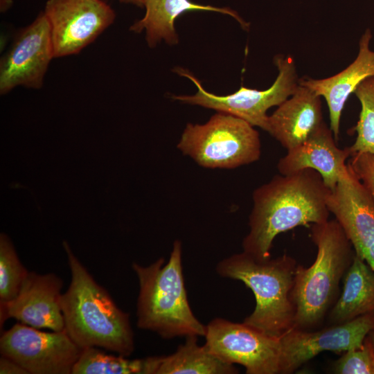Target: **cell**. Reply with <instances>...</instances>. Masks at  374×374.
<instances>
[{
	"mask_svg": "<svg viewBox=\"0 0 374 374\" xmlns=\"http://www.w3.org/2000/svg\"><path fill=\"white\" fill-rule=\"evenodd\" d=\"M63 247L71 274L60 299L64 330L82 350L98 347L129 356L134 349L129 314L93 279L66 241Z\"/></svg>",
	"mask_w": 374,
	"mask_h": 374,
	"instance_id": "obj_2",
	"label": "cell"
},
{
	"mask_svg": "<svg viewBox=\"0 0 374 374\" xmlns=\"http://www.w3.org/2000/svg\"><path fill=\"white\" fill-rule=\"evenodd\" d=\"M44 12L55 58L79 53L116 18L114 10L103 0H48Z\"/></svg>",
	"mask_w": 374,
	"mask_h": 374,
	"instance_id": "obj_10",
	"label": "cell"
},
{
	"mask_svg": "<svg viewBox=\"0 0 374 374\" xmlns=\"http://www.w3.org/2000/svg\"><path fill=\"white\" fill-rule=\"evenodd\" d=\"M1 374H28V371L12 359L1 355L0 359Z\"/></svg>",
	"mask_w": 374,
	"mask_h": 374,
	"instance_id": "obj_26",
	"label": "cell"
},
{
	"mask_svg": "<svg viewBox=\"0 0 374 374\" xmlns=\"http://www.w3.org/2000/svg\"><path fill=\"white\" fill-rule=\"evenodd\" d=\"M320 98L299 84L294 93L269 116L266 132L287 150L301 144L324 123Z\"/></svg>",
	"mask_w": 374,
	"mask_h": 374,
	"instance_id": "obj_17",
	"label": "cell"
},
{
	"mask_svg": "<svg viewBox=\"0 0 374 374\" xmlns=\"http://www.w3.org/2000/svg\"><path fill=\"white\" fill-rule=\"evenodd\" d=\"M82 351L64 330L46 332L16 323L0 338L1 355L28 374H71Z\"/></svg>",
	"mask_w": 374,
	"mask_h": 374,
	"instance_id": "obj_8",
	"label": "cell"
},
{
	"mask_svg": "<svg viewBox=\"0 0 374 374\" xmlns=\"http://www.w3.org/2000/svg\"><path fill=\"white\" fill-rule=\"evenodd\" d=\"M332 132L325 123L308 139L288 150L280 159L277 168L283 175L305 169L317 171L326 186L332 190L340 175L346 168V161L350 157L348 147H337Z\"/></svg>",
	"mask_w": 374,
	"mask_h": 374,
	"instance_id": "obj_16",
	"label": "cell"
},
{
	"mask_svg": "<svg viewBox=\"0 0 374 374\" xmlns=\"http://www.w3.org/2000/svg\"><path fill=\"white\" fill-rule=\"evenodd\" d=\"M154 357L130 359L90 347L82 350L71 374H154Z\"/></svg>",
	"mask_w": 374,
	"mask_h": 374,
	"instance_id": "obj_21",
	"label": "cell"
},
{
	"mask_svg": "<svg viewBox=\"0 0 374 374\" xmlns=\"http://www.w3.org/2000/svg\"><path fill=\"white\" fill-rule=\"evenodd\" d=\"M330 192L321 175L310 168L276 175L257 188L253 193L243 251L257 259L270 258L273 241L278 234L328 220Z\"/></svg>",
	"mask_w": 374,
	"mask_h": 374,
	"instance_id": "obj_1",
	"label": "cell"
},
{
	"mask_svg": "<svg viewBox=\"0 0 374 374\" xmlns=\"http://www.w3.org/2000/svg\"><path fill=\"white\" fill-rule=\"evenodd\" d=\"M143 7L145 8L144 16L134 22L130 30L134 33L145 31L146 42L151 48L162 40L168 44L178 42L175 21L179 15L187 11L217 12L231 16L243 28L247 29L249 26L231 8L199 4L190 0H145Z\"/></svg>",
	"mask_w": 374,
	"mask_h": 374,
	"instance_id": "obj_18",
	"label": "cell"
},
{
	"mask_svg": "<svg viewBox=\"0 0 374 374\" xmlns=\"http://www.w3.org/2000/svg\"><path fill=\"white\" fill-rule=\"evenodd\" d=\"M62 280L54 274L28 271L15 299L1 305V323L13 318L35 328L64 330L60 299Z\"/></svg>",
	"mask_w": 374,
	"mask_h": 374,
	"instance_id": "obj_14",
	"label": "cell"
},
{
	"mask_svg": "<svg viewBox=\"0 0 374 374\" xmlns=\"http://www.w3.org/2000/svg\"><path fill=\"white\" fill-rule=\"evenodd\" d=\"M121 3L133 4L139 7H143L145 0H117Z\"/></svg>",
	"mask_w": 374,
	"mask_h": 374,
	"instance_id": "obj_28",
	"label": "cell"
},
{
	"mask_svg": "<svg viewBox=\"0 0 374 374\" xmlns=\"http://www.w3.org/2000/svg\"><path fill=\"white\" fill-rule=\"evenodd\" d=\"M337 374H374V350L368 336L363 344L343 353L334 364Z\"/></svg>",
	"mask_w": 374,
	"mask_h": 374,
	"instance_id": "obj_24",
	"label": "cell"
},
{
	"mask_svg": "<svg viewBox=\"0 0 374 374\" xmlns=\"http://www.w3.org/2000/svg\"><path fill=\"white\" fill-rule=\"evenodd\" d=\"M367 336L370 339L374 350V327L370 330Z\"/></svg>",
	"mask_w": 374,
	"mask_h": 374,
	"instance_id": "obj_30",
	"label": "cell"
},
{
	"mask_svg": "<svg viewBox=\"0 0 374 374\" xmlns=\"http://www.w3.org/2000/svg\"><path fill=\"white\" fill-rule=\"evenodd\" d=\"M371 38V30L366 29L359 39L356 58L341 72L323 79L303 78L299 80V84L326 100L330 128L336 141L339 139L341 112L349 96L364 80L374 76V51L370 48Z\"/></svg>",
	"mask_w": 374,
	"mask_h": 374,
	"instance_id": "obj_15",
	"label": "cell"
},
{
	"mask_svg": "<svg viewBox=\"0 0 374 374\" xmlns=\"http://www.w3.org/2000/svg\"><path fill=\"white\" fill-rule=\"evenodd\" d=\"M274 61L278 73L269 88L257 90L241 87L235 92L226 96L207 91L199 80L187 70L176 69L179 75L188 78L195 84L197 91L193 96H173L172 98L234 116L266 131L269 117L267 110L278 107L291 96L299 86V80L294 60L291 56L278 55Z\"/></svg>",
	"mask_w": 374,
	"mask_h": 374,
	"instance_id": "obj_7",
	"label": "cell"
},
{
	"mask_svg": "<svg viewBox=\"0 0 374 374\" xmlns=\"http://www.w3.org/2000/svg\"><path fill=\"white\" fill-rule=\"evenodd\" d=\"M154 374H233L234 364L218 357L204 344H197V336L186 337L184 344L167 356H155Z\"/></svg>",
	"mask_w": 374,
	"mask_h": 374,
	"instance_id": "obj_20",
	"label": "cell"
},
{
	"mask_svg": "<svg viewBox=\"0 0 374 374\" xmlns=\"http://www.w3.org/2000/svg\"><path fill=\"white\" fill-rule=\"evenodd\" d=\"M311 238L317 249L316 258L309 267L297 265L291 294L295 307L293 328L301 330L312 329L323 321L355 254L335 219L312 224Z\"/></svg>",
	"mask_w": 374,
	"mask_h": 374,
	"instance_id": "obj_4",
	"label": "cell"
},
{
	"mask_svg": "<svg viewBox=\"0 0 374 374\" xmlns=\"http://www.w3.org/2000/svg\"><path fill=\"white\" fill-rule=\"evenodd\" d=\"M177 148L207 168H235L258 161L259 133L247 121L218 112L204 124L188 123Z\"/></svg>",
	"mask_w": 374,
	"mask_h": 374,
	"instance_id": "obj_6",
	"label": "cell"
},
{
	"mask_svg": "<svg viewBox=\"0 0 374 374\" xmlns=\"http://www.w3.org/2000/svg\"><path fill=\"white\" fill-rule=\"evenodd\" d=\"M204 337L211 352L226 362L243 366L247 374L280 373V337L222 318L208 323Z\"/></svg>",
	"mask_w": 374,
	"mask_h": 374,
	"instance_id": "obj_9",
	"label": "cell"
},
{
	"mask_svg": "<svg viewBox=\"0 0 374 374\" xmlns=\"http://www.w3.org/2000/svg\"><path fill=\"white\" fill-rule=\"evenodd\" d=\"M374 312V272L355 254L344 275L342 292L329 314L332 325L342 324Z\"/></svg>",
	"mask_w": 374,
	"mask_h": 374,
	"instance_id": "obj_19",
	"label": "cell"
},
{
	"mask_svg": "<svg viewBox=\"0 0 374 374\" xmlns=\"http://www.w3.org/2000/svg\"><path fill=\"white\" fill-rule=\"evenodd\" d=\"M181 256V242L175 240L167 262L160 258L148 266L132 264L139 283L137 326L163 339L206 334V326L195 317L188 301Z\"/></svg>",
	"mask_w": 374,
	"mask_h": 374,
	"instance_id": "obj_3",
	"label": "cell"
},
{
	"mask_svg": "<svg viewBox=\"0 0 374 374\" xmlns=\"http://www.w3.org/2000/svg\"><path fill=\"white\" fill-rule=\"evenodd\" d=\"M54 57L50 26L44 12L21 29L0 61V93L18 86L40 89Z\"/></svg>",
	"mask_w": 374,
	"mask_h": 374,
	"instance_id": "obj_11",
	"label": "cell"
},
{
	"mask_svg": "<svg viewBox=\"0 0 374 374\" xmlns=\"http://www.w3.org/2000/svg\"><path fill=\"white\" fill-rule=\"evenodd\" d=\"M1 12H5L12 5V0H1Z\"/></svg>",
	"mask_w": 374,
	"mask_h": 374,
	"instance_id": "obj_29",
	"label": "cell"
},
{
	"mask_svg": "<svg viewBox=\"0 0 374 374\" xmlns=\"http://www.w3.org/2000/svg\"><path fill=\"white\" fill-rule=\"evenodd\" d=\"M355 93L361 104V111L355 127L356 140L348 147L350 157L362 153L374 154V76L364 80Z\"/></svg>",
	"mask_w": 374,
	"mask_h": 374,
	"instance_id": "obj_22",
	"label": "cell"
},
{
	"mask_svg": "<svg viewBox=\"0 0 374 374\" xmlns=\"http://www.w3.org/2000/svg\"><path fill=\"white\" fill-rule=\"evenodd\" d=\"M327 206L350 241L355 255L364 260L374 242V199L348 164L330 190Z\"/></svg>",
	"mask_w": 374,
	"mask_h": 374,
	"instance_id": "obj_13",
	"label": "cell"
},
{
	"mask_svg": "<svg viewBox=\"0 0 374 374\" xmlns=\"http://www.w3.org/2000/svg\"><path fill=\"white\" fill-rule=\"evenodd\" d=\"M348 164L374 199V154L362 153L352 155Z\"/></svg>",
	"mask_w": 374,
	"mask_h": 374,
	"instance_id": "obj_25",
	"label": "cell"
},
{
	"mask_svg": "<svg viewBox=\"0 0 374 374\" xmlns=\"http://www.w3.org/2000/svg\"><path fill=\"white\" fill-rule=\"evenodd\" d=\"M28 271L21 263L10 238L0 235V305L16 297Z\"/></svg>",
	"mask_w": 374,
	"mask_h": 374,
	"instance_id": "obj_23",
	"label": "cell"
},
{
	"mask_svg": "<svg viewBox=\"0 0 374 374\" xmlns=\"http://www.w3.org/2000/svg\"><path fill=\"white\" fill-rule=\"evenodd\" d=\"M364 260L374 272V242L366 252Z\"/></svg>",
	"mask_w": 374,
	"mask_h": 374,
	"instance_id": "obj_27",
	"label": "cell"
},
{
	"mask_svg": "<svg viewBox=\"0 0 374 374\" xmlns=\"http://www.w3.org/2000/svg\"><path fill=\"white\" fill-rule=\"evenodd\" d=\"M374 327V312L317 331L292 328L280 337V373H294L319 353L360 347Z\"/></svg>",
	"mask_w": 374,
	"mask_h": 374,
	"instance_id": "obj_12",
	"label": "cell"
},
{
	"mask_svg": "<svg viewBox=\"0 0 374 374\" xmlns=\"http://www.w3.org/2000/svg\"><path fill=\"white\" fill-rule=\"evenodd\" d=\"M297 264L291 256L260 260L243 251L220 261L217 273L242 281L253 292L256 306L243 323L271 337L294 328L292 290Z\"/></svg>",
	"mask_w": 374,
	"mask_h": 374,
	"instance_id": "obj_5",
	"label": "cell"
}]
</instances>
